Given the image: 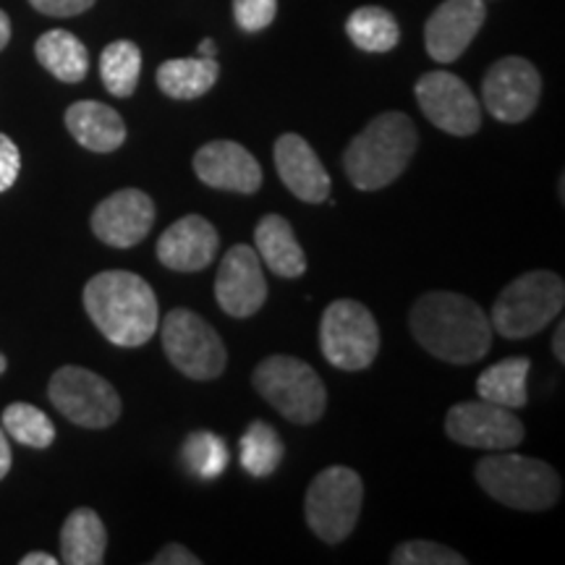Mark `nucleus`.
<instances>
[{"label": "nucleus", "mask_w": 565, "mask_h": 565, "mask_svg": "<svg viewBox=\"0 0 565 565\" xmlns=\"http://www.w3.org/2000/svg\"><path fill=\"white\" fill-rule=\"evenodd\" d=\"M408 324L424 351L456 366L479 362L492 345L490 317L461 294H424L412 307Z\"/></svg>", "instance_id": "1"}, {"label": "nucleus", "mask_w": 565, "mask_h": 565, "mask_svg": "<svg viewBox=\"0 0 565 565\" xmlns=\"http://www.w3.org/2000/svg\"><path fill=\"white\" fill-rule=\"evenodd\" d=\"M84 309L95 328L121 349H139L158 333L160 303L152 286L126 270H105L84 286Z\"/></svg>", "instance_id": "2"}, {"label": "nucleus", "mask_w": 565, "mask_h": 565, "mask_svg": "<svg viewBox=\"0 0 565 565\" xmlns=\"http://www.w3.org/2000/svg\"><path fill=\"white\" fill-rule=\"evenodd\" d=\"M416 145H419V134L406 113H380L345 147L343 171L359 192H377L401 179L414 158Z\"/></svg>", "instance_id": "3"}, {"label": "nucleus", "mask_w": 565, "mask_h": 565, "mask_svg": "<svg viewBox=\"0 0 565 565\" xmlns=\"http://www.w3.org/2000/svg\"><path fill=\"white\" fill-rule=\"evenodd\" d=\"M475 475L492 500L513 508V511L540 513L561 500V477L553 466L540 458L492 454L477 463Z\"/></svg>", "instance_id": "4"}, {"label": "nucleus", "mask_w": 565, "mask_h": 565, "mask_svg": "<svg viewBox=\"0 0 565 565\" xmlns=\"http://www.w3.org/2000/svg\"><path fill=\"white\" fill-rule=\"evenodd\" d=\"M565 303V282L550 270H532L508 282L492 303L490 324L503 338L521 341L547 328Z\"/></svg>", "instance_id": "5"}, {"label": "nucleus", "mask_w": 565, "mask_h": 565, "mask_svg": "<svg viewBox=\"0 0 565 565\" xmlns=\"http://www.w3.org/2000/svg\"><path fill=\"white\" fill-rule=\"evenodd\" d=\"M252 385L275 412L294 424H315L328 406L320 374L296 356H267L254 370Z\"/></svg>", "instance_id": "6"}, {"label": "nucleus", "mask_w": 565, "mask_h": 565, "mask_svg": "<svg viewBox=\"0 0 565 565\" xmlns=\"http://www.w3.org/2000/svg\"><path fill=\"white\" fill-rule=\"evenodd\" d=\"M364 503V482L349 466H330L312 479L303 513L312 532L328 545L349 540Z\"/></svg>", "instance_id": "7"}, {"label": "nucleus", "mask_w": 565, "mask_h": 565, "mask_svg": "<svg viewBox=\"0 0 565 565\" xmlns=\"http://www.w3.org/2000/svg\"><path fill=\"white\" fill-rule=\"evenodd\" d=\"M320 349L335 370L362 372L380 353L377 320L364 303L338 299L322 312Z\"/></svg>", "instance_id": "8"}, {"label": "nucleus", "mask_w": 565, "mask_h": 565, "mask_svg": "<svg viewBox=\"0 0 565 565\" xmlns=\"http://www.w3.org/2000/svg\"><path fill=\"white\" fill-rule=\"evenodd\" d=\"M162 349H166L168 362L175 370L192 380H215L225 372L228 364V353L207 320L192 309H173L166 315L160 328Z\"/></svg>", "instance_id": "9"}, {"label": "nucleus", "mask_w": 565, "mask_h": 565, "mask_svg": "<svg viewBox=\"0 0 565 565\" xmlns=\"http://www.w3.org/2000/svg\"><path fill=\"white\" fill-rule=\"evenodd\" d=\"M53 406L84 429H108L121 416V395L108 380L84 366H61L47 385Z\"/></svg>", "instance_id": "10"}, {"label": "nucleus", "mask_w": 565, "mask_h": 565, "mask_svg": "<svg viewBox=\"0 0 565 565\" xmlns=\"http://www.w3.org/2000/svg\"><path fill=\"white\" fill-rule=\"evenodd\" d=\"M416 103L429 124L450 137H471L482 126V108L463 79L450 71H429L416 82Z\"/></svg>", "instance_id": "11"}, {"label": "nucleus", "mask_w": 565, "mask_h": 565, "mask_svg": "<svg viewBox=\"0 0 565 565\" xmlns=\"http://www.w3.org/2000/svg\"><path fill=\"white\" fill-rule=\"evenodd\" d=\"M445 435L458 445L479 450H513L524 440V424L513 408L490 401H463L445 416Z\"/></svg>", "instance_id": "12"}, {"label": "nucleus", "mask_w": 565, "mask_h": 565, "mask_svg": "<svg viewBox=\"0 0 565 565\" xmlns=\"http://www.w3.org/2000/svg\"><path fill=\"white\" fill-rule=\"evenodd\" d=\"M542 95V79L526 58L511 55L498 61L484 74L482 100L484 108L503 124H521L536 110Z\"/></svg>", "instance_id": "13"}, {"label": "nucleus", "mask_w": 565, "mask_h": 565, "mask_svg": "<svg viewBox=\"0 0 565 565\" xmlns=\"http://www.w3.org/2000/svg\"><path fill=\"white\" fill-rule=\"evenodd\" d=\"M215 299L223 312L236 320H244L263 309L267 301V280L263 259L257 257L254 246L236 244L225 252L215 278Z\"/></svg>", "instance_id": "14"}, {"label": "nucleus", "mask_w": 565, "mask_h": 565, "mask_svg": "<svg viewBox=\"0 0 565 565\" xmlns=\"http://www.w3.org/2000/svg\"><path fill=\"white\" fill-rule=\"evenodd\" d=\"M89 225L103 244L131 249L145 242L154 225L152 196L141 189H121L97 204Z\"/></svg>", "instance_id": "15"}, {"label": "nucleus", "mask_w": 565, "mask_h": 565, "mask_svg": "<svg viewBox=\"0 0 565 565\" xmlns=\"http://www.w3.org/2000/svg\"><path fill=\"white\" fill-rule=\"evenodd\" d=\"M487 19L484 0H445L424 26V45L429 58L454 63L475 42Z\"/></svg>", "instance_id": "16"}, {"label": "nucleus", "mask_w": 565, "mask_h": 565, "mask_svg": "<svg viewBox=\"0 0 565 565\" xmlns=\"http://www.w3.org/2000/svg\"><path fill=\"white\" fill-rule=\"evenodd\" d=\"M194 173L217 192L254 194L263 186V168L254 154L238 141L215 139L194 154Z\"/></svg>", "instance_id": "17"}, {"label": "nucleus", "mask_w": 565, "mask_h": 565, "mask_svg": "<svg viewBox=\"0 0 565 565\" xmlns=\"http://www.w3.org/2000/svg\"><path fill=\"white\" fill-rule=\"evenodd\" d=\"M221 236L215 225L202 215H186L162 231L158 242V259L168 270L200 273L215 263Z\"/></svg>", "instance_id": "18"}, {"label": "nucleus", "mask_w": 565, "mask_h": 565, "mask_svg": "<svg viewBox=\"0 0 565 565\" xmlns=\"http://www.w3.org/2000/svg\"><path fill=\"white\" fill-rule=\"evenodd\" d=\"M275 168L288 192L301 202L322 204L330 196V175L307 139L282 134L275 141Z\"/></svg>", "instance_id": "19"}, {"label": "nucleus", "mask_w": 565, "mask_h": 565, "mask_svg": "<svg viewBox=\"0 0 565 565\" xmlns=\"http://www.w3.org/2000/svg\"><path fill=\"white\" fill-rule=\"evenodd\" d=\"M66 129L84 150L108 154L126 141V124L116 110L97 100H79L66 110Z\"/></svg>", "instance_id": "20"}, {"label": "nucleus", "mask_w": 565, "mask_h": 565, "mask_svg": "<svg viewBox=\"0 0 565 565\" xmlns=\"http://www.w3.org/2000/svg\"><path fill=\"white\" fill-rule=\"evenodd\" d=\"M254 252L275 275L286 280H296L307 273V254L291 223L282 215H265L254 228Z\"/></svg>", "instance_id": "21"}, {"label": "nucleus", "mask_w": 565, "mask_h": 565, "mask_svg": "<svg viewBox=\"0 0 565 565\" xmlns=\"http://www.w3.org/2000/svg\"><path fill=\"white\" fill-rule=\"evenodd\" d=\"M108 550V532L92 508H76L61 529V561L68 565H100Z\"/></svg>", "instance_id": "22"}, {"label": "nucleus", "mask_w": 565, "mask_h": 565, "mask_svg": "<svg viewBox=\"0 0 565 565\" xmlns=\"http://www.w3.org/2000/svg\"><path fill=\"white\" fill-rule=\"evenodd\" d=\"M40 66L58 82L79 84L89 71V53L84 42L66 30L45 32L34 45Z\"/></svg>", "instance_id": "23"}, {"label": "nucleus", "mask_w": 565, "mask_h": 565, "mask_svg": "<svg viewBox=\"0 0 565 565\" xmlns=\"http://www.w3.org/2000/svg\"><path fill=\"white\" fill-rule=\"evenodd\" d=\"M529 370L532 362L526 356H511L487 366L477 380L479 398L503 408H524L529 404Z\"/></svg>", "instance_id": "24"}, {"label": "nucleus", "mask_w": 565, "mask_h": 565, "mask_svg": "<svg viewBox=\"0 0 565 565\" xmlns=\"http://www.w3.org/2000/svg\"><path fill=\"white\" fill-rule=\"evenodd\" d=\"M221 66L215 58H173L158 68V87L173 100H196L215 87Z\"/></svg>", "instance_id": "25"}, {"label": "nucleus", "mask_w": 565, "mask_h": 565, "mask_svg": "<svg viewBox=\"0 0 565 565\" xmlns=\"http://www.w3.org/2000/svg\"><path fill=\"white\" fill-rule=\"evenodd\" d=\"M345 32L353 45L364 53H387L398 45L401 26L391 11L380 6H362L345 21Z\"/></svg>", "instance_id": "26"}, {"label": "nucleus", "mask_w": 565, "mask_h": 565, "mask_svg": "<svg viewBox=\"0 0 565 565\" xmlns=\"http://www.w3.org/2000/svg\"><path fill=\"white\" fill-rule=\"evenodd\" d=\"M282 450L286 448H282L280 435L267 422H252L242 440H238V458H242L244 471H249L257 479H265L278 471Z\"/></svg>", "instance_id": "27"}, {"label": "nucleus", "mask_w": 565, "mask_h": 565, "mask_svg": "<svg viewBox=\"0 0 565 565\" xmlns=\"http://www.w3.org/2000/svg\"><path fill=\"white\" fill-rule=\"evenodd\" d=\"M141 74V51L131 40H116L100 55L105 89L116 97H131Z\"/></svg>", "instance_id": "28"}, {"label": "nucleus", "mask_w": 565, "mask_h": 565, "mask_svg": "<svg viewBox=\"0 0 565 565\" xmlns=\"http://www.w3.org/2000/svg\"><path fill=\"white\" fill-rule=\"evenodd\" d=\"M181 461L196 479H217L228 466V448L221 435L210 433V429H196L183 440Z\"/></svg>", "instance_id": "29"}, {"label": "nucleus", "mask_w": 565, "mask_h": 565, "mask_svg": "<svg viewBox=\"0 0 565 565\" xmlns=\"http://www.w3.org/2000/svg\"><path fill=\"white\" fill-rule=\"evenodd\" d=\"M3 433L34 450L51 448L55 440L51 416L32 404H11L3 408Z\"/></svg>", "instance_id": "30"}, {"label": "nucleus", "mask_w": 565, "mask_h": 565, "mask_svg": "<svg viewBox=\"0 0 565 565\" xmlns=\"http://www.w3.org/2000/svg\"><path fill=\"white\" fill-rule=\"evenodd\" d=\"M393 565H466L469 561L456 550L437 545L429 540H414L404 542L401 547H395L391 555Z\"/></svg>", "instance_id": "31"}, {"label": "nucleus", "mask_w": 565, "mask_h": 565, "mask_svg": "<svg viewBox=\"0 0 565 565\" xmlns=\"http://www.w3.org/2000/svg\"><path fill=\"white\" fill-rule=\"evenodd\" d=\"M278 0H233V17L244 32H263L275 21Z\"/></svg>", "instance_id": "32"}, {"label": "nucleus", "mask_w": 565, "mask_h": 565, "mask_svg": "<svg viewBox=\"0 0 565 565\" xmlns=\"http://www.w3.org/2000/svg\"><path fill=\"white\" fill-rule=\"evenodd\" d=\"M21 171V152L11 137L0 134V194L9 192Z\"/></svg>", "instance_id": "33"}, {"label": "nucleus", "mask_w": 565, "mask_h": 565, "mask_svg": "<svg viewBox=\"0 0 565 565\" xmlns=\"http://www.w3.org/2000/svg\"><path fill=\"white\" fill-rule=\"evenodd\" d=\"M32 9L45 13V17L55 19H68L79 17V13L89 11L95 6V0H30Z\"/></svg>", "instance_id": "34"}, {"label": "nucleus", "mask_w": 565, "mask_h": 565, "mask_svg": "<svg viewBox=\"0 0 565 565\" xmlns=\"http://www.w3.org/2000/svg\"><path fill=\"white\" fill-rule=\"evenodd\" d=\"M202 561L183 545H166L152 557V565H200Z\"/></svg>", "instance_id": "35"}, {"label": "nucleus", "mask_w": 565, "mask_h": 565, "mask_svg": "<svg viewBox=\"0 0 565 565\" xmlns=\"http://www.w3.org/2000/svg\"><path fill=\"white\" fill-rule=\"evenodd\" d=\"M11 461H13L11 445H9V440H6L3 427H0V479H3L11 471Z\"/></svg>", "instance_id": "36"}, {"label": "nucleus", "mask_w": 565, "mask_h": 565, "mask_svg": "<svg viewBox=\"0 0 565 565\" xmlns=\"http://www.w3.org/2000/svg\"><path fill=\"white\" fill-rule=\"evenodd\" d=\"M21 565H58V557L47 553H30L19 561Z\"/></svg>", "instance_id": "37"}, {"label": "nucleus", "mask_w": 565, "mask_h": 565, "mask_svg": "<svg viewBox=\"0 0 565 565\" xmlns=\"http://www.w3.org/2000/svg\"><path fill=\"white\" fill-rule=\"evenodd\" d=\"M553 353L557 356V362H565V324H563V322L555 328Z\"/></svg>", "instance_id": "38"}, {"label": "nucleus", "mask_w": 565, "mask_h": 565, "mask_svg": "<svg viewBox=\"0 0 565 565\" xmlns=\"http://www.w3.org/2000/svg\"><path fill=\"white\" fill-rule=\"evenodd\" d=\"M9 42H11V19H9V13L0 11V51H3Z\"/></svg>", "instance_id": "39"}, {"label": "nucleus", "mask_w": 565, "mask_h": 565, "mask_svg": "<svg viewBox=\"0 0 565 565\" xmlns=\"http://www.w3.org/2000/svg\"><path fill=\"white\" fill-rule=\"evenodd\" d=\"M200 55H202V58H215V42L204 40L200 45Z\"/></svg>", "instance_id": "40"}, {"label": "nucleus", "mask_w": 565, "mask_h": 565, "mask_svg": "<svg viewBox=\"0 0 565 565\" xmlns=\"http://www.w3.org/2000/svg\"><path fill=\"white\" fill-rule=\"evenodd\" d=\"M6 366H9V359H6V356H3V353H0V374H3V372H6Z\"/></svg>", "instance_id": "41"}, {"label": "nucleus", "mask_w": 565, "mask_h": 565, "mask_svg": "<svg viewBox=\"0 0 565 565\" xmlns=\"http://www.w3.org/2000/svg\"><path fill=\"white\" fill-rule=\"evenodd\" d=\"M484 3H487V0H484Z\"/></svg>", "instance_id": "42"}]
</instances>
